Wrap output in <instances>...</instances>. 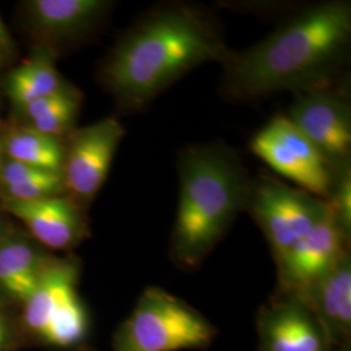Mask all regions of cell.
Returning a JSON list of instances; mask_svg holds the SVG:
<instances>
[{
	"label": "cell",
	"mask_w": 351,
	"mask_h": 351,
	"mask_svg": "<svg viewBox=\"0 0 351 351\" xmlns=\"http://www.w3.org/2000/svg\"><path fill=\"white\" fill-rule=\"evenodd\" d=\"M49 261L29 241L5 237L0 243V290L24 303L37 287Z\"/></svg>",
	"instance_id": "15"
},
{
	"label": "cell",
	"mask_w": 351,
	"mask_h": 351,
	"mask_svg": "<svg viewBox=\"0 0 351 351\" xmlns=\"http://www.w3.org/2000/svg\"><path fill=\"white\" fill-rule=\"evenodd\" d=\"M336 351H351L350 346H349V345H346V346H343V348H339V350Z\"/></svg>",
	"instance_id": "24"
},
{
	"label": "cell",
	"mask_w": 351,
	"mask_h": 351,
	"mask_svg": "<svg viewBox=\"0 0 351 351\" xmlns=\"http://www.w3.org/2000/svg\"><path fill=\"white\" fill-rule=\"evenodd\" d=\"M314 315L329 346L349 345L351 335V258L343 255L328 274L297 295Z\"/></svg>",
	"instance_id": "12"
},
{
	"label": "cell",
	"mask_w": 351,
	"mask_h": 351,
	"mask_svg": "<svg viewBox=\"0 0 351 351\" xmlns=\"http://www.w3.org/2000/svg\"><path fill=\"white\" fill-rule=\"evenodd\" d=\"M64 190L60 172H46L19 185L1 189L5 202H30L60 195Z\"/></svg>",
	"instance_id": "19"
},
{
	"label": "cell",
	"mask_w": 351,
	"mask_h": 351,
	"mask_svg": "<svg viewBox=\"0 0 351 351\" xmlns=\"http://www.w3.org/2000/svg\"><path fill=\"white\" fill-rule=\"evenodd\" d=\"M80 104L81 97L77 90L68 88L58 94L34 101L21 111L30 121L29 128L42 134L60 138L75 124Z\"/></svg>",
	"instance_id": "17"
},
{
	"label": "cell",
	"mask_w": 351,
	"mask_h": 351,
	"mask_svg": "<svg viewBox=\"0 0 351 351\" xmlns=\"http://www.w3.org/2000/svg\"><path fill=\"white\" fill-rule=\"evenodd\" d=\"M350 40L349 1L306 7L258 45L229 51L221 63L223 93L232 101H254L333 85Z\"/></svg>",
	"instance_id": "1"
},
{
	"label": "cell",
	"mask_w": 351,
	"mask_h": 351,
	"mask_svg": "<svg viewBox=\"0 0 351 351\" xmlns=\"http://www.w3.org/2000/svg\"><path fill=\"white\" fill-rule=\"evenodd\" d=\"M11 46H12V40L7 32V27L0 17V52L11 50Z\"/></svg>",
	"instance_id": "20"
},
{
	"label": "cell",
	"mask_w": 351,
	"mask_h": 351,
	"mask_svg": "<svg viewBox=\"0 0 351 351\" xmlns=\"http://www.w3.org/2000/svg\"><path fill=\"white\" fill-rule=\"evenodd\" d=\"M104 0H33L26 5L34 30L52 40L84 37L111 8Z\"/></svg>",
	"instance_id": "14"
},
{
	"label": "cell",
	"mask_w": 351,
	"mask_h": 351,
	"mask_svg": "<svg viewBox=\"0 0 351 351\" xmlns=\"http://www.w3.org/2000/svg\"><path fill=\"white\" fill-rule=\"evenodd\" d=\"M258 333L262 351H333L314 315L294 294L281 293L261 310Z\"/></svg>",
	"instance_id": "11"
},
{
	"label": "cell",
	"mask_w": 351,
	"mask_h": 351,
	"mask_svg": "<svg viewBox=\"0 0 351 351\" xmlns=\"http://www.w3.org/2000/svg\"><path fill=\"white\" fill-rule=\"evenodd\" d=\"M246 210L262 229L275 262L330 213L326 201L268 173L252 181Z\"/></svg>",
	"instance_id": "6"
},
{
	"label": "cell",
	"mask_w": 351,
	"mask_h": 351,
	"mask_svg": "<svg viewBox=\"0 0 351 351\" xmlns=\"http://www.w3.org/2000/svg\"><path fill=\"white\" fill-rule=\"evenodd\" d=\"M68 88L53 64L52 55L47 51H40L19 65L7 82L10 98L20 110L34 101Z\"/></svg>",
	"instance_id": "16"
},
{
	"label": "cell",
	"mask_w": 351,
	"mask_h": 351,
	"mask_svg": "<svg viewBox=\"0 0 351 351\" xmlns=\"http://www.w3.org/2000/svg\"><path fill=\"white\" fill-rule=\"evenodd\" d=\"M8 339V328H7V322L5 317L0 314V351L5 349V343Z\"/></svg>",
	"instance_id": "21"
},
{
	"label": "cell",
	"mask_w": 351,
	"mask_h": 351,
	"mask_svg": "<svg viewBox=\"0 0 351 351\" xmlns=\"http://www.w3.org/2000/svg\"><path fill=\"white\" fill-rule=\"evenodd\" d=\"M125 128L114 117L78 129L64 151V190L77 201L90 202L101 190Z\"/></svg>",
	"instance_id": "9"
},
{
	"label": "cell",
	"mask_w": 351,
	"mask_h": 351,
	"mask_svg": "<svg viewBox=\"0 0 351 351\" xmlns=\"http://www.w3.org/2000/svg\"><path fill=\"white\" fill-rule=\"evenodd\" d=\"M285 116L320 151L335 173L350 167V103L336 84L295 93Z\"/></svg>",
	"instance_id": "8"
},
{
	"label": "cell",
	"mask_w": 351,
	"mask_h": 351,
	"mask_svg": "<svg viewBox=\"0 0 351 351\" xmlns=\"http://www.w3.org/2000/svg\"><path fill=\"white\" fill-rule=\"evenodd\" d=\"M78 267L71 261H49L24 304L30 333L55 348H72L88 330V316L77 291Z\"/></svg>",
	"instance_id": "5"
},
{
	"label": "cell",
	"mask_w": 351,
	"mask_h": 351,
	"mask_svg": "<svg viewBox=\"0 0 351 351\" xmlns=\"http://www.w3.org/2000/svg\"><path fill=\"white\" fill-rule=\"evenodd\" d=\"M250 149L298 189L323 201L329 198L336 178L333 168L285 114H278L262 128L251 139Z\"/></svg>",
	"instance_id": "7"
},
{
	"label": "cell",
	"mask_w": 351,
	"mask_h": 351,
	"mask_svg": "<svg viewBox=\"0 0 351 351\" xmlns=\"http://www.w3.org/2000/svg\"><path fill=\"white\" fill-rule=\"evenodd\" d=\"M8 159L36 167L43 171L60 172L64 151L60 139L42 134L32 128L20 129L3 142Z\"/></svg>",
	"instance_id": "18"
},
{
	"label": "cell",
	"mask_w": 351,
	"mask_h": 351,
	"mask_svg": "<svg viewBox=\"0 0 351 351\" xmlns=\"http://www.w3.org/2000/svg\"><path fill=\"white\" fill-rule=\"evenodd\" d=\"M5 239L4 237V232H3V226H1V223H0V243L3 242V239Z\"/></svg>",
	"instance_id": "23"
},
{
	"label": "cell",
	"mask_w": 351,
	"mask_h": 351,
	"mask_svg": "<svg viewBox=\"0 0 351 351\" xmlns=\"http://www.w3.org/2000/svg\"><path fill=\"white\" fill-rule=\"evenodd\" d=\"M230 49L221 26L198 5H156L126 30L101 68L116 101L139 111L194 68L223 63Z\"/></svg>",
	"instance_id": "2"
},
{
	"label": "cell",
	"mask_w": 351,
	"mask_h": 351,
	"mask_svg": "<svg viewBox=\"0 0 351 351\" xmlns=\"http://www.w3.org/2000/svg\"><path fill=\"white\" fill-rule=\"evenodd\" d=\"M3 152H4V146H3V141L0 139V168L3 165Z\"/></svg>",
	"instance_id": "22"
},
{
	"label": "cell",
	"mask_w": 351,
	"mask_h": 351,
	"mask_svg": "<svg viewBox=\"0 0 351 351\" xmlns=\"http://www.w3.org/2000/svg\"><path fill=\"white\" fill-rule=\"evenodd\" d=\"M348 234L332 211L276 261L280 293L301 295L349 251Z\"/></svg>",
	"instance_id": "10"
},
{
	"label": "cell",
	"mask_w": 351,
	"mask_h": 351,
	"mask_svg": "<svg viewBox=\"0 0 351 351\" xmlns=\"http://www.w3.org/2000/svg\"><path fill=\"white\" fill-rule=\"evenodd\" d=\"M5 210L17 217L39 243L52 250L75 247L86 234L78 206L60 195L37 201L5 202Z\"/></svg>",
	"instance_id": "13"
},
{
	"label": "cell",
	"mask_w": 351,
	"mask_h": 351,
	"mask_svg": "<svg viewBox=\"0 0 351 351\" xmlns=\"http://www.w3.org/2000/svg\"><path fill=\"white\" fill-rule=\"evenodd\" d=\"M215 335L213 324L188 303L163 289L150 287L116 330L113 351L203 349Z\"/></svg>",
	"instance_id": "4"
},
{
	"label": "cell",
	"mask_w": 351,
	"mask_h": 351,
	"mask_svg": "<svg viewBox=\"0 0 351 351\" xmlns=\"http://www.w3.org/2000/svg\"><path fill=\"white\" fill-rule=\"evenodd\" d=\"M178 175L171 252L180 267L193 269L246 210L252 178L239 155L224 143H202L181 151Z\"/></svg>",
	"instance_id": "3"
}]
</instances>
